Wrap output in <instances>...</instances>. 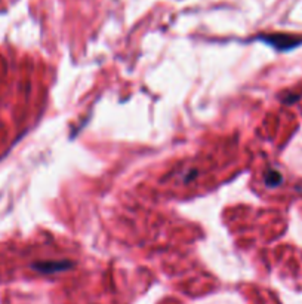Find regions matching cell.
Returning <instances> with one entry per match:
<instances>
[{
	"mask_svg": "<svg viewBox=\"0 0 302 304\" xmlns=\"http://www.w3.org/2000/svg\"><path fill=\"white\" fill-rule=\"evenodd\" d=\"M259 40L274 46L279 51H289L302 43V37L295 36V34H286V33H277V34H267L261 36Z\"/></svg>",
	"mask_w": 302,
	"mask_h": 304,
	"instance_id": "1",
	"label": "cell"
},
{
	"mask_svg": "<svg viewBox=\"0 0 302 304\" xmlns=\"http://www.w3.org/2000/svg\"><path fill=\"white\" fill-rule=\"evenodd\" d=\"M72 266H73V263H70V261H43V263H34L33 269L36 272L51 275V273L69 270Z\"/></svg>",
	"mask_w": 302,
	"mask_h": 304,
	"instance_id": "2",
	"label": "cell"
},
{
	"mask_svg": "<svg viewBox=\"0 0 302 304\" xmlns=\"http://www.w3.org/2000/svg\"><path fill=\"white\" fill-rule=\"evenodd\" d=\"M283 181V177L279 171H268L265 175V184L268 187H277Z\"/></svg>",
	"mask_w": 302,
	"mask_h": 304,
	"instance_id": "3",
	"label": "cell"
}]
</instances>
